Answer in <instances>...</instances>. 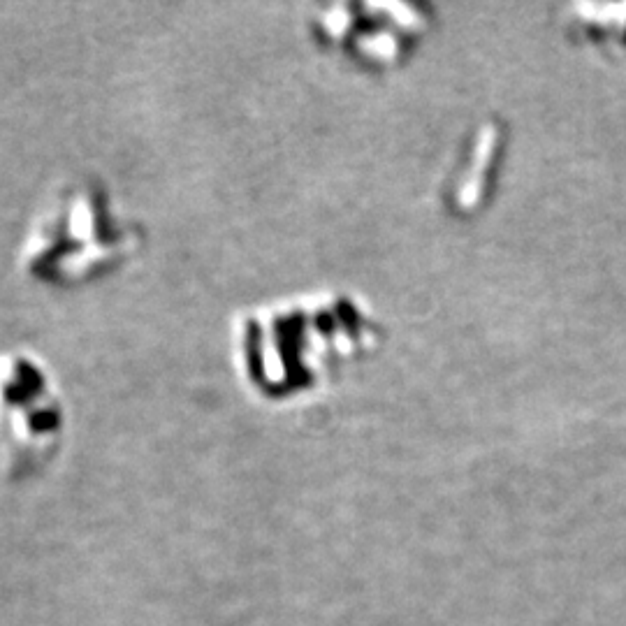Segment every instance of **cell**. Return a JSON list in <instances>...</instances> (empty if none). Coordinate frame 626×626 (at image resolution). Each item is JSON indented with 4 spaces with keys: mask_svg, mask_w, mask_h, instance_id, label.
Segmentation results:
<instances>
[{
    "mask_svg": "<svg viewBox=\"0 0 626 626\" xmlns=\"http://www.w3.org/2000/svg\"><path fill=\"white\" fill-rule=\"evenodd\" d=\"M133 253V230L123 225L103 188L72 186L40 214L28 237L26 267L56 286H77L112 272Z\"/></svg>",
    "mask_w": 626,
    "mask_h": 626,
    "instance_id": "6da1fadb",
    "label": "cell"
},
{
    "mask_svg": "<svg viewBox=\"0 0 626 626\" xmlns=\"http://www.w3.org/2000/svg\"><path fill=\"white\" fill-rule=\"evenodd\" d=\"M341 304L344 302H334L332 307L323 302L276 307L242 320L237 334L239 358L244 374L262 395L286 397L297 388L323 381L327 369L351 358L353 341H337L334 332L316 339V334L337 323L344 313H337Z\"/></svg>",
    "mask_w": 626,
    "mask_h": 626,
    "instance_id": "7a4b0ae2",
    "label": "cell"
}]
</instances>
